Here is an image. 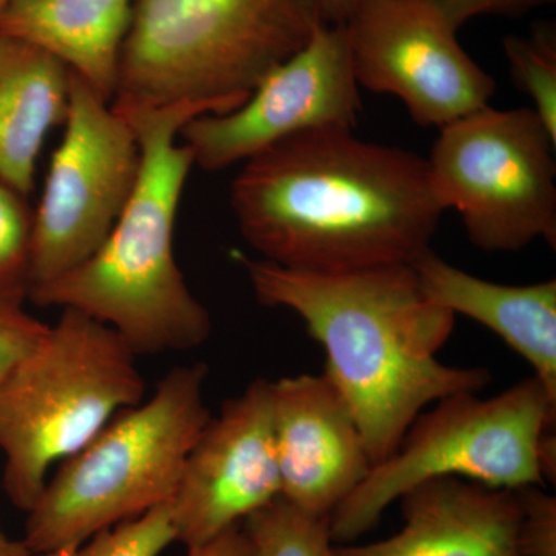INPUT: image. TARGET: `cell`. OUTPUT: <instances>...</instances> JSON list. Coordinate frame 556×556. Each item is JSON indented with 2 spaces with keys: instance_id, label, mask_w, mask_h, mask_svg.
I'll list each match as a JSON object with an SVG mask.
<instances>
[{
  "instance_id": "603a6c76",
  "label": "cell",
  "mask_w": 556,
  "mask_h": 556,
  "mask_svg": "<svg viewBox=\"0 0 556 556\" xmlns=\"http://www.w3.org/2000/svg\"><path fill=\"white\" fill-rule=\"evenodd\" d=\"M522 535L530 556H556V500L543 486L518 489Z\"/></svg>"
},
{
  "instance_id": "4fadbf2b",
  "label": "cell",
  "mask_w": 556,
  "mask_h": 556,
  "mask_svg": "<svg viewBox=\"0 0 556 556\" xmlns=\"http://www.w3.org/2000/svg\"><path fill=\"white\" fill-rule=\"evenodd\" d=\"M270 402L280 496L331 517L371 468L356 417L324 372L270 382Z\"/></svg>"
},
{
  "instance_id": "7402d4cb",
  "label": "cell",
  "mask_w": 556,
  "mask_h": 556,
  "mask_svg": "<svg viewBox=\"0 0 556 556\" xmlns=\"http://www.w3.org/2000/svg\"><path fill=\"white\" fill-rule=\"evenodd\" d=\"M24 295L0 294V382L38 345L50 325L24 308Z\"/></svg>"
},
{
  "instance_id": "4316f807",
  "label": "cell",
  "mask_w": 556,
  "mask_h": 556,
  "mask_svg": "<svg viewBox=\"0 0 556 556\" xmlns=\"http://www.w3.org/2000/svg\"><path fill=\"white\" fill-rule=\"evenodd\" d=\"M0 556H33L24 541L13 540L0 526Z\"/></svg>"
},
{
  "instance_id": "30bf717a",
  "label": "cell",
  "mask_w": 556,
  "mask_h": 556,
  "mask_svg": "<svg viewBox=\"0 0 556 556\" xmlns=\"http://www.w3.org/2000/svg\"><path fill=\"white\" fill-rule=\"evenodd\" d=\"M343 25L358 87L393 94L417 126L442 129L495 94L434 0H364Z\"/></svg>"
},
{
  "instance_id": "8992f818",
  "label": "cell",
  "mask_w": 556,
  "mask_h": 556,
  "mask_svg": "<svg viewBox=\"0 0 556 556\" xmlns=\"http://www.w3.org/2000/svg\"><path fill=\"white\" fill-rule=\"evenodd\" d=\"M137 354L115 329L76 309H62L0 382L3 490L28 511L51 467L97 437L124 409L144 401Z\"/></svg>"
},
{
  "instance_id": "484cf974",
  "label": "cell",
  "mask_w": 556,
  "mask_h": 556,
  "mask_svg": "<svg viewBox=\"0 0 556 556\" xmlns=\"http://www.w3.org/2000/svg\"><path fill=\"white\" fill-rule=\"evenodd\" d=\"M364 0H318L325 24L343 25Z\"/></svg>"
},
{
  "instance_id": "9a60e30c",
  "label": "cell",
  "mask_w": 556,
  "mask_h": 556,
  "mask_svg": "<svg viewBox=\"0 0 556 556\" xmlns=\"http://www.w3.org/2000/svg\"><path fill=\"white\" fill-rule=\"evenodd\" d=\"M428 299L495 332L556 401V281L503 285L450 265L431 249L413 263Z\"/></svg>"
},
{
  "instance_id": "d4e9b609",
  "label": "cell",
  "mask_w": 556,
  "mask_h": 556,
  "mask_svg": "<svg viewBox=\"0 0 556 556\" xmlns=\"http://www.w3.org/2000/svg\"><path fill=\"white\" fill-rule=\"evenodd\" d=\"M188 556H255V554L243 529L239 526L208 543L188 548Z\"/></svg>"
},
{
  "instance_id": "e0dca14e",
  "label": "cell",
  "mask_w": 556,
  "mask_h": 556,
  "mask_svg": "<svg viewBox=\"0 0 556 556\" xmlns=\"http://www.w3.org/2000/svg\"><path fill=\"white\" fill-rule=\"evenodd\" d=\"M70 84L62 62L0 33V179L24 197L47 137L67 118Z\"/></svg>"
},
{
  "instance_id": "52a82bcc",
  "label": "cell",
  "mask_w": 556,
  "mask_h": 556,
  "mask_svg": "<svg viewBox=\"0 0 556 556\" xmlns=\"http://www.w3.org/2000/svg\"><path fill=\"white\" fill-rule=\"evenodd\" d=\"M556 401L527 378L493 397L453 394L420 413L390 457L329 517L334 543L348 544L378 526L405 493L433 479L457 478L518 490L555 482Z\"/></svg>"
},
{
  "instance_id": "ba28073f",
  "label": "cell",
  "mask_w": 556,
  "mask_h": 556,
  "mask_svg": "<svg viewBox=\"0 0 556 556\" xmlns=\"http://www.w3.org/2000/svg\"><path fill=\"white\" fill-rule=\"evenodd\" d=\"M427 160L442 211L485 252L556 247V138L533 109L485 108L442 127Z\"/></svg>"
},
{
  "instance_id": "277c9868",
  "label": "cell",
  "mask_w": 556,
  "mask_h": 556,
  "mask_svg": "<svg viewBox=\"0 0 556 556\" xmlns=\"http://www.w3.org/2000/svg\"><path fill=\"white\" fill-rule=\"evenodd\" d=\"M321 24L318 0H135L112 105L230 112Z\"/></svg>"
},
{
  "instance_id": "ffe728a7",
  "label": "cell",
  "mask_w": 556,
  "mask_h": 556,
  "mask_svg": "<svg viewBox=\"0 0 556 556\" xmlns=\"http://www.w3.org/2000/svg\"><path fill=\"white\" fill-rule=\"evenodd\" d=\"M177 541L170 503L101 530L70 551L42 556H160Z\"/></svg>"
},
{
  "instance_id": "9c48e42d",
  "label": "cell",
  "mask_w": 556,
  "mask_h": 556,
  "mask_svg": "<svg viewBox=\"0 0 556 556\" xmlns=\"http://www.w3.org/2000/svg\"><path fill=\"white\" fill-rule=\"evenodd\" d=\"M64 126L33 215L27 295L101 248L130 200L141 167L129 121L75 73Z\"/></svg>"
},
{
  "instance_id": "2e32d148",
  "label": "cell",
  "mask_w": 556,
  "mask_h": 556,
  "mask_svg": "<svg viewBox=\"0 0 556 556\" xmlns=\"http://www.w3.org/2000/svg\"><path fill=\"white\" fill-rule=\"evenodd\" d=\"M135 0H14L0 33L31 43L62 62L112 102Z\"/></svg>"
},
{
  "instance_id": "5b68a950",
  "label": "cell",
  "mask_w": 556,
  "mask_h": 556,
  "mask_svg": "<svg viewBox=\"0 0 556 556\" xmlns=\"http://www.w3.org/2000/svg\"><path fill=\"white\" fill-rule=\"evenodd\" d=\"M207 367L185 365L148 401L124 409L61 463L28 511L33 556L79 547L101 530L170 503L193 445L211 420Z\"/></svg>"
},
{
  "instance_id": "3957f363",
  "label": "cell",
  "mask_w": 556,
  "mask_h": 556,
  "mask_svg": "<svg viewBox=\"0 0 556 556\" xmlns=\"http://www.w3.org/2000/svg\"><path fill=\"white\" fill-rule=\"evenodd\" d=\"M113 109L129 121L141 152L130 200L89 260L31 289L27 300L87 314L115 329L137 356L193 350L211 336L212 320L175 258L179 201L195 166L178 138L189 121L226 110L208 102Z\"/></svg>"
},
{
  "instance_id": "d6986e66",
  "label": "cell",
  "mask_w": 556,
  "mask_h": 556,
  "mask_svg": "<svg viewBox=\"0 0 556 556\" xmlns=\"http://www.w3.org/2000/svg\"><path fill=\"white\" fill-rule=\"evenodd\" d=\"M515 87L533 102V110L556 138V24L536 22L527 36L504 38Z\"/></svg>"
},
{
  "instance_id": "7c38bea8",
  "label": "cell",
  "mask_w": 556,
  "mask_h": 556,
  "mask_svg": "<svg viewBox=\"0 0 556 556\" xmlns=\"http://www.w3.org/2000/svg\"><path fill=\"white\" fill-rule=\"evenodd\" d=\"M270 382L257 379L211 417L170 501L177 543L201 546L280 496Z\"/></svg>"
},
{
  "instance_id": "8fae6325",
  "label": "cell",
  "mask_w": 556,
  "mask_h": 556,
  "mask_svg": "<svg viewBox=\"0 0 556 556\" xmlns=\"http://www.w3.org/2000/svg\"><path fill=\"white\" fill-rule=\"evenodd\" d=\"M361 110L345 25L321 24L239 108L197 116L179 138L195 166L218 172L303 131L356 129Z\"/></svg>"
},
{
  "instance_id": "5bb4252c",
  "label": "cell",
  "mask_w": 556,
  "mask_h": 556,
  "mask_svg": "<svg viewBox=\"0 0 556 556\" xmlns=\"http://www.w3.org/2000/svg\"><path fill=\"white\" fill-rule=\"evenodd\" d=\"M404 527L387 540L334 548V556H530L517 490L433 479L401 497Z\"/></svg>"
},
{
  "instance_id": "ac0fdd59",
  "label": "cell",
  "mask_w": 556,
  "mask_h": 556,
  "mask_svg": "<svg viewBox=\"0 0 556 556\" xmlns=\"http://www.w3.org/2000/svg\"><path fill=\"white\" fill-rule=\"evenodd\" d=\"M255 556H334L329 518L316 517L285 497L241 522Z\"/></svg>"
},
{
  "instance_id": "44dd1931",
  "label": "cell",
  "mask_w": 556,
  "mask_h": 556,
  "mask_svg": "<svg viewBox=\"0 0 556 556\" xmlns=\"http://www.w3.org/2000/svg\"><path fill=\"white\" fill-rule=\"evenodd\" d=\"M33 215L27 197L0 179V294L27 299Z\"/></svg>"
},
{
  "instance_id": "83f0119b",
  "label": "cell",
  "mask_w": 556,
  "mask_h": 556,
  "mask_svg": "<svg viewBox=\"0 0 556 556\" xmlns=\"http://www.w3.org/2000/svg\"><path fill=\"white\" fill-rule=\"evenodd\" d=\"M14 0H0V16H2L3 11L9 9L11 3H13Z\"/></svg>"
},
{
  "instance_id": "6da1fadb",
  "label": "cell",
  "mask_w": 556,
  "mask_h": 556,
  "mask_svg": "<svg viewBox=\"0 0 556 556\" xmlns=\"http://www.w3.org/2000/svg\"><path fill=\"white\" fill-rule=\"evenodd\" d=\"M241 164L230 186L241 236L285 268L413 265L444 214L426 159L348 127L303 131Z\"/></svg>"
},
{
  "instance_id": "7a4b0ae2",
  "label": "cell",
  "mask_w": 556,
  "mask_h": 556,
  "mask_svg": "<svg viewBox=\"0 0 556 556\" xmlns=\"http://www.w3.org/2000/svg\"><path fill=\"white\" fill-rule=\"evenodd\" d=\"M255 295L292 311L327 354L324 375L356 417L371 467L442 399L481 393L486 368L450 367L439 351L456 316L427 298L412 265L309 273L237 254Z\"/></svg>"
},
{
  "instance_id": "cb8c5ba5",
  "label": "cell",
  "mask_w": 556,
  "mask_h": 556,
  "mask_svg": "<svg viewBox=\"0 0 556 556\" xmlns=\"http://www.w3.org/2000/svg\"><path fill=\"white\" fill-rule=\"evenodd\" d=\"M555 2L556 0H434L456 30L475 17L501 16L518 20L543 7L554 5Z\"/></svg>"
}]
</instances>
